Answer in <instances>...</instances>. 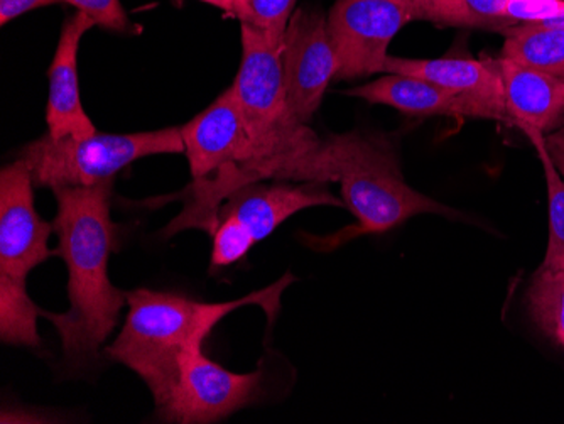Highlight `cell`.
Returning a JSON list of instances; mask_svg holds the SVG:
<instances>
[{
	"label": "cell",
	"instance_id": "obj_19",
	"mask_svg": "<svg viewBox=\"0 0 564 424\" xmlns=\"http://www.w3.org/2000/svg\"><path fill=\"white\" fill-rule=\"evenodd\" d=\"M525 303L538 328L564 348V269L541 265L529 284Z\"/></svg>",
	"mask_w": 564,
	"mask_h": 424
},
{
	"label": "cell",
	"instance_id": "obj_1",
	"mask_svg": "<svg viewBox=\"0 0 564 424\" xmlns=\"http://www.w3.org/2000/svg\"><path fill=\"white\" fill-rule=\"evenodd\" d=\"M112 185L53 189L58 204L53 220L56 256L68 269L69 309H41V316L55 325L63 354L75 363L98 357L127 305V293L109 278L110 256L119 249V226L110 214Z\"/></svg>",
	"mask_w": 564,
	"mask_h": 424
},
{
	"label": "cell",
	"instance_id": "obj_11",
	"mask_svg": "<svg viewBox=\"0 0 564 424\" xmlns=\"http://www.w3.org/2000/svg\"><path fill=\"white\" fill-rule=\"evenodd\" d=\"M313 207H345L344 199L333 195L328 183L306 182L301 185H262L250 183L225 199L218 218L232 220L256 246L278 230L297 211ZM217 226V224H215Z\"/></svg>",
	"mask_w": 564,
	"mask_h": 424
},
{
	"label": "cell",
	"instance_id": "obj_18",
	"mask_svg": "<svg viewBox=\"0 0 564 424\" xmlns=\"http://www.w3.org/2000/svg\"><path fill=\"white\" fill-rule=\"evenodd\" d=\"M37 316L41 308L31 300L25 281L0 276V340L15 347H40Z\"/></svg>",
	"mask_w": 564,
	"mask_h": 424
},
{
	"label": "cell",
	"instance_id": "obj_8",
	"mask_svg": "<svg viewBox=\"0 0 564 424\" xmlns=\"http://www.w3.org/2000/svg\"><path fill=\"white\" fill-rule=\"evenodd\" d=\"M33 174L18 160L0 171V276L28 281L37 265L55 258L50 237L53 221H44L34 207Z\"/></svg>",
	"mask_w": 564,
	"mask_h": 424
},
{
	"label": "cell",
	"instance_id": "obj_4",
	"mask_svg": "<svg viewBox=\"0 0 564 424\" xmlns=\"http://www.w3.org/2000/svg\"><path fill=\"white\" fill-rule=\"evenodd\" d=\"M332 182L340 183L345 208L357 224L325 239H313L319 251L335 249L355 237L389 232L423 214L458 217V211L409 186L394 149L379 138L348 132L326 139Z\"/></svg>",
	"mask_w": 564,
	"mask_h": 424
},
{
	"label": "cell",
	"instance_id": "obj_25",
	"mask_svg": "<svg viewBox=\"0 0 564 424\" xmlns=\"http://www.w3.org/2000/svg\"><path fill=\"white\" fill-rule=\"evenodd\" d=\"M546 145L557 173L564 180V128L546 134Z\"/></svg>",
	"mask_w": 564,
	"mask_h": 424
},
{
	"label": "cell",
	"instance_id": "obj_17",
	"mask_svg": "<svg viewBox=\"0 0 564 424\" xmlns=\"http://www.w3.org/2000/svg\"><path fill=\"white\" fill-rule=\"evenodd\" d=\"M411 21L436 26L468 28L503 34L510 22L503 18V0H416L408 8Z\"/></svg>",
	"mask_w": 564,
	"mask_h": 424
},
{
	"label": "cell",
	"instance_id": "obj_5",
	"mask_svg": "<svg viewBox=\"0 0 564 424\" xmlns=\"http://www.w3.org/2000/svg\"><path fill=\"white\" fill-rule=\"evenodd\" d=\"M185 154L182 128L134 134H95L53 139L50 134L24 145L18 160L33 174L36 188H73L113 182V176L144 157Z\"/></svg>",
	"mask_w": 564,
	"mask_h": 424
},
{
	"label": "cell",
	"instance_id": "obj_14",
	"mask_svg": "<svg viewBox=\"0 0 564 424\" xmlns=\"http://www.w3.org/2000/svg\"><path fill=\"white\" fill-rule=\"evenodd\" d=\"M373 106H388L409 116L474 117L485 119L484 110L465 95L438 87L421 78L388 73L366 85L345 91Z\"/></svg>",
	"mask_w": 564,
	"mask_h": 424
},
{
	"label": "cell",
	"instance_id": "obj_6",
	"mask_svg": "<svg viewBox=\"0 0 564 424\" xmlns=\"http://www.w3.org/2000/svg\"><path fill=\"white\" fill-rule=\"evenodd\" d=\"M264 381L262 367L256 372L236 373L208 359L203 347L195 348L183 357L176 388L158 414L164 423H218L258 403Z\"/></svg>",
	"mask_w": 564,
	"mask_h": 424
},
{
	"label": "cell",
	"instance_id": "obj_9",
	"mask_svg": "<svg viewBox=\"0 0 564 424\" xmlns=\"http://www.w3.org/2000/svg\"><path fill=\"white\" fill-rule=\"evenodd\" d=\"M182 138L193 182L210 178L228 164H237L258 182H264L258 149L247 131L232 87L182 126Z\"/></svg>",
	"mask_w": 564,
	"mask_h": 424
},
{
	"label": "cell",
	"instance_id": "obj_23",
	"mask_svg": "<svg viewBox=\"0 0 564 424\" xmlns=\"http://www.w3.org/2000/svg\"><path fill=\"white\" fill-rule=\"evenodd\" d=\"M564 14V0H503V18L510 26L553 21Z\"/></svg>",
	"mask_w": 564,
	"mask_h": 424
},
{
	"label": "cell",
	"instance_id": "obj_16",
	"mask_svg": "<svg viewBox=\"0 0 564 424\" xmlns=\"http://www.w3.org/2000/svg\"><path fill=\"white\" fill-rule=\"evenodd\" d=\"M500 58L564 80V30L550 24H518L503 33Z\"/></svg>",
	"mask_w": 564,
	"mask_h": 424
},
{
	"label": "cell",
	"instance_id": "obj_28",
	"mask_svg": "<svg viewBox=\"0 0 564 424\" xmlns=\"http://www.w3.org/2000/svg\"><path fill=\"white\" fill-rule=\"evenodd\" d=\"M399 2H402V4L405 6V9H408L409 6L414 4V2H416V0H399Z\"/></svg>",
	"mask_w": 564,
	"mask_h": 424
},
{
	"label": "cell",
	"instance_id": "obj_3",
	"mask_svg": "<svg viewBox=\"0 0 564 424\" xmlns=\"http://www.w3.org/2000/svg\"><path fill=\"white\" fill-rule=\"evenodd\" d=\"M240 43L242 59L232 90L265 180L332 182L325 141L291 112L282 43L246 24H240Z\"/></svg>",
	"mask_w": 564,
	"mask_h": 424
},
{
	"label": "cell",
	"instance_id": "obj_21",
	"mask_svg": "<svg viewBox=\"0 0 564 424\" xmlns=\"http://www.w3.org/2000/svg\"><path fill=\"white\" fill-rule=\"evenodd\" d=\"M296 0H234V14L240 24L256 28L282 43Z\"/></svg>",
	"mask_w": 564,
	"mask_h": 424
},
{
	"label": "cell",
	"instance_id": "obj_27",
	"mask_svg": "<svg viewBox=\"0 0 564 424\" xmlns=\"http://www.w3.org/2000/svg\"><path fill=\"white\" fill-rule=\"evenodd\" d=\"M540 24V22H538ZM543 24H550V26L563 28L564 30V14H561L560 18L553 19V21L543 22Z\"/></svg>",
	"mask_w": 564,
	"mask_h": 424
},
{
	"label": "cell",
	"instance_id": "obj_24",
	"mask_svg": "<svg viewBox=\"0 0 564 424\" xmlns=\"http://www.w3.org/2000/svg\"><path fill=\"white\" fill-rule=\"evenodd\" d=\"M59 0H0V24L6 26L14 19L21 18L25 12L46 6L58 4Z\"/></svg>",
	"mask_w": 564,
	"mask_h": 424
},
{
	"label": "cell",
	"instance_id": "obj_12",
	"mask_svg": "<svg viewBox=\"0 0 564 424\" xmlns=\"http://www.w3.org/2000/svg\"><path fill=\"white\" fill-rule=\"evenodd\" d=\"M97 26L85 12L76 11L66 19L59 34L55 56L47 69V134L53 139L85 138L95 134L94 120L82 104L80 78H78V52L85 34Z\"/></svg>",
	"mask_w": 564,
	"mask_h": 424
},
{
	"label": "cell",
	"instance_id": "obj_22",
	"mask_svg": "<svg viewBox=\"0 0 564 424\" xmlns=\"http://www.w3.org/2000/svg\"><path fill=\"white\" fill-rule=\"evenodd\" d=\"M90 15L95 24L116 33H135L134 24L129 21L120 0H59Z\"/></svg>",
	"mask_w": 564,
	"mask_h": 424
},
{
	"label": "cell",
	"instance_id": "obj_20",
	"mask_svg": "<svg viewBox=\"0 0 564 424\" xmlns=\"http://www.w3.org/2000/svg\"><path fill=\"white\" fill-rule=\"evenodd\" d=\"M534 145L543 164L547 186V215H550V239L543 268L564 269V180L557 173L546 145V134L532 128H521Z\"/></svg>",
	"mask_w": 564,
	"mask_h": 424
},
{
	"label": "cell",
	"instance_id": "obj_7",
	"mask_svg": "<svg viewBox=\"0 0 564 424\" xmlns=\"http://www.w3.org/2000/svg\"><path fill=\"white\" fill-rule=\"evenodd\" d=\"M326 21L337 78L351 80L383 72L392 40L411 18L399 0H337Z\"/></svg>",
	"mask_w": 564,
	"mask_h": 424
},
{
	"label": "cell",
	"instance_id": "obj_10",
	"mask_svg": "<svg viewBox=\"0 0 564 424\" xmlns=\"http://www.w3.org/2000/svg\"><path fill=\"white\" fill-rule=\"evenodd\" d=\"M282 66L291 112L300 122L307 123L338 73L326 18L318 12H294L282 41Z\"/></svg>",
	"mask_w": 564,
	"mask_h": 424
},
{
	"label": "cell",
	"instance_id": "obj_2",
	"mask_svg": "<svg viewBox=\"0 0 564 424\" xmlns=\"http://www.w3.org/2000/svg\"><path fill=\"white\" fill-rule=\"evenodd\" d=\"M296 278L286 272L271 286L225 303L196 302L166 291L127 293L126 323L104 354L138 373L151 391L158 411L166 406L180 379L186 354L203 347L218 323L243 306H261L269 323L281 312V296Z\"/></svg>",
	"mask_w": 564,
	"mask_h": 424
},
{
	"label": "cell",
	"instance_id": "obj_26",
	"mask_svg": "<svg viewBox=\"0 0 564 424\" xmlns=\"http://www.w3.org/2000/svg\"><path fill=\"white\" fill-rule=\"evenodd\" d=\"M202 2L221 9V11L228 12V14H234V0H202Z\"/></svg>",
	"mask_w": 564,
	"mask_h": 424
},
{
	"label": "cell",
	"instance_id": "obj_15",
	"mask_svg": "<svg viewBox=\"0 0 564 424\" xmlns=\"http://www.w3.org/2000/svg\"><path fill=\"white\" fill-rule=\"evenodd\" d=\"M510 123L551 134L564 120V80L499 58Z\"/></svg>",
	"mask_w": 564,
	"mask_h": 424
},
{
	"label": "cell",
	"instance_id": "obj_13",
	"mask_svg": "<svg viewBox=\"0 0 564 424\" xmlns=\"http://www.w3.org/2000/svg\"><path fill=\"white\" fill-rule=\"evenodd\" d=\"M383 72L421 78L471 98L485 119L510 122L499 58H402L389 55Z\"/></svg>",
	"mask_w": 564,
	"mask_h": 424
}]
</instances>
